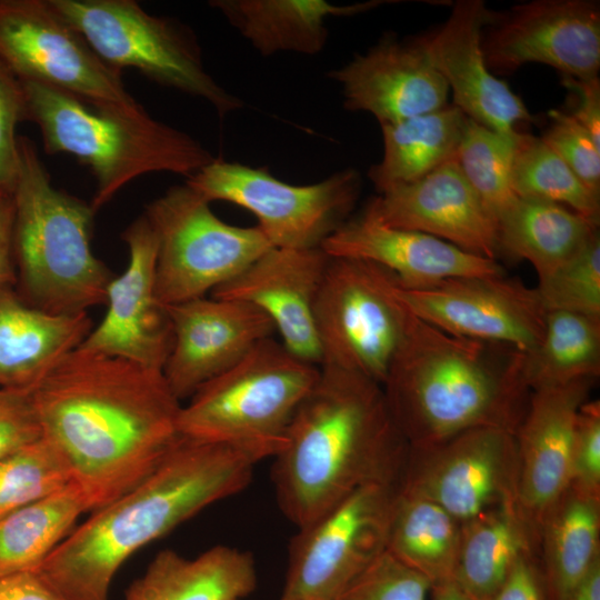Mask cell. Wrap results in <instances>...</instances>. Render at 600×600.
<instances>
[{
    "label": "cell",
    "mask_w": 600,
    "mask_h": 600,
    "mask_svg": "<svg viewBox=\"0 0 600 600\" xmlns=\"http://www.w3.org/2000/svg\"><path fill=\"white\" fill-rule=\"evenodd\" d=\"M46 437L96 511L146 479L180 438L161 370L77 348L33 389Z\"/></svg>",
    "instance_id": "1"
},
{
    "label": "cell",
    "mask_w": 600,
    "mask_h": 600,
    "mask_svg": "<svg viewBox=\"0 0 600 600\" xmlns=\"http://www.w3.org/2000/svg\"><path fill=\"white\" fill-rule=\"evenodd\" d=\"M280 449L180 434L146 479L74 527L37 571L66 600H109L118 570L133 553L243 490L256 464Z\"/></svg>",
    "instance_id": "2"
},
{
    "label": "cell",
    "mask_w": 600,
    "mask_h": 600,
    "mask_svg": "<svg viewBox=\"0 0 600 600\" xmlns=\"http://www.w3.org/2000/svg\"><path fill=\"white\" fill-rule=\"evenodd\" d=\"M408 453L382 386L322 366L273 457L278 504L299 529L363 486L400 484Z\"/></svg>",
    "instance_id": "3"
},
{
    "label": "cell",
    "mask_w": 600,
    "mask_h": 600,
    "mask_svg": "<svg viewBox=\"0 0 600 600\" xmlns=\"http://www.w3.org/2000/svg\"><path fill=\"white\" fill-rule=\"evenodd\" d=\"M524 362L511 346L454 336L411 313L382 390L411 447L482 427L516 433L531 393Z\"/></svg>",
    "instance_id": "4"
},
{
    "label": "cell",
    "mask_w": 600,
    "mask_h": 600,
    "mask_svg": "<svg viewBox=\"0 0 600 600\" xmlns=\"http://www.w3.org/2000/svg\"><path fill=\"white\" fill-rule=\"evenodd\" d=\"M18 151L11 192L17 292L28 304L53 314L106 304L116 274L91 250L96 211L53 187L32 140L18 137Z\"/></svg>",
    "instance_id": "5"
},
{
    "label": "cell",
    "mask_w": 600,
    "mask_h": 600,
    "mask_svg": "<svg viewBox=\"0 0 600 600\" xmlns=\"http://www.w3.org/2000/svg\"><path fill=\"white\" fill-rule=\"evenodd\" d=\"M28 120L49 154L70 153L92 171L98 211L126 184L152 172L187 179L214 160L194 138L150 117L101 110L47 84L21 81Z\"/></svg>",
    "instance_id": "6"
},
{
    "label": "cell",
    "mask_w": 600,
    "mask_h": 600,
    "mask_svg": "<svg viewBox=\"0 0 600 600\" xmlns=\"http://www.w3.org/2000/svg\"><path fill=\"white\" fill-rule=\"evenodd\" d=\"M319 374L320 367L299 359L281 341L263 339L181 406L178 431L203 441L286 446L291 419Z\"/></svg>",
    "instance_id": "7"
},
{
    "label": "cell",
    "mask_w": 600,
    "mask_h": 600,
    "mask_svg": "<svg viewBox=\"0 0 600 600\" xmlns=\"http://www.w3.org/2000/svg\"><path fill=\"white\" fill-rule=\"evenodd\" d=\"M108 64L134 68L147 78L203 99L220 118L239 110L242 101L206 70L189 31L146 12L132 0H48Z\"/></svg>",
    "instance_id": "8"
},
{
    "label": "cell",
    "mask_w": 600,
    "mask_h": 600,
    "mask_svg": "<svg viewBox=\"0 0 600 600\" xmlns=\"http://www.w3.org/2000/svg\"><path fill=\"white\" fill-rule=\"evenodd\" d=\"M143 214L158 239L154 289L163 307L204 297L272 248L258 226L222 221L186 183L151 201Z\"/></svg>",
    "instance_id": "9"
},
{
    "label": "cell",
    "mask_w": 600,
    "mask_h": 600,
    "mask_svg": "<svg viewBox=\"0 0 600 600\" xmlns=\"http://www.w3.org/2000/svg\"><path fill=\"white\" fill-rule=\"evenodd\" d=\"M396 279L376 263L330 258L314 304L320 367L382 386L411 318L393 292Z\"/></svg>",
    "instance_id": "10"
},
{
    "label": "cell",
    "mask_w": 600,
    "mask_h": 600,
    "mask_svg": "<svg viewBox=\"0 0 600 600\" xmlns=\"http://www.w3.org/2000/svg\"><path fill=\"white\" fill-rule=\"evenodd\" d=\"M186 184L209 202L227 201L252 212L272 247L314 249L351 217L361 178L348 168L319 182L296 186L263 168L214 158Z\"/></svg>",
    "instance_id": "11"
},
{
    "label": "cell",
    "mask_w": 600,
    "mask_h": 600,
    "mask_svg": "<svg viewBox=\"0 0 600 600\" xmlns=\"http://www.w3.org/2000/svg\"><path fill=\"white\" fill-rule=\"evenodd\" d=\"M0 62L20 81L50 86L97 109L147 113L126 90L121 70L104 62L48 0H0Z\"/></svg>",
    "instance_id": "12"
},
{
    "label": "cell",
    "mask_w": 600,
    "mask_h": 600,
    "mask_svg": "<svg viewBox=\"0 0 600 600\" xmlns=\"http://www.w3.org/2000/svg\"><path fill=\"white\" fill-rule=\"evenodd\" d=\"M399 486H363L299 528L280 600H338L387 550Z\"/></svg>",
    "instance_id": "13"
},
{
    "label": "cell",
    "mask_w": 600,
    "mask_h": 600,
    "mask_svg": "<svg viewBox=\"0 0 600 600\" xmlns=\"http://www.w3.org/2000/svg\"><path fill=\"white\" fill-rule=\"evenodd\" d=\"M514 433L474 428L438 443L411 447L400 491L431 500L460 521L518 504Z\"/></svg>",
    "instance_id": "14"
},
{
    "label": "cell",
    "mask_w": 600,
    "mask_h": 600,
    "mask_svg": "<svg viewBox=\"0 0 600 600\" xmlns=\"http://www.w3.org/2000/svg\"><path fill=\"white\" fill-rule=\"evenodd\" d=\"M397 299L417 318L451 334L532 350L547 311L536 288L504 274L457 277L430 284L393 287Z\"/></svg>",
    "instance_id": "15"
},
{
    "label": "cell",
    "mask_w": 600,
    "mask_h": 600,
    "mask_svg": "<svg viewBox=\"0 0 600 600\" xmlns=\"http://www.w3.org/2000/svg\"><path fill=\"white\" fill-rule=\"evenodd\" d=\"M489 70L511 73L543 63L574 79L600 69V6L591 0H537L513 7L482 40Z\"/></svg>",
    "instance_id": "16"
},
{
    "label": "cell",
    "mask_w": 600,
    "mask_h": 600,
    "mask_svg": "<svg viewBox=\"0 0 600 600\" xmlns=\"http://www.w3.org/2000/svg\"><path fill=\"white\" fill-rule=\"evenodd\" d=\"M129 260L107 290V312L78 347L161 370L173 334L166 307L156 297L158 239L144 214L122 232Z\"/></svg>",
    "instance_id": "17"
},
{
    "label": "cell",
    "mask_w": 600,
    "mask_h": 600,
    "mask_svg": "<svg viewBox=\"0 0 600 600\" xmlns=\"http://www.w3.org/2000/svg\"><path fill=\"white\" fill-rule=\"evenodd\" d=\"M166 310L173 341L162 374L179 401L276 332L264 312L239 300L202 297L166 306Z\"/></svg>",
    "instance_id": "18"
},
{
    "label": "cell",
    "mask_w": 600,
    "mask_h": 600,
    "mask_svg": "<svg viewBox=\"0 0 600 600\" xmlns=\"http://www.w3.org/2000/svg\"><path fill=\"white\" fill-rule=\"evenodd\" d=\"M596 379L532 390L514 437L518 449V509L537 550L546 514L570 486L576 420Z\"/></svg>",
    "instance_id": "19"
},
{
    "label": "cell",
    "mask_w": 600,
    "mask_h": 600,
    "mask_svg": "<svg viewBox=\"0 0 600 600\" xmlns=\"http://www.w3.org/2000/svg\"><path fill=\"white\" fill-rule=\"evenodd\" d=\"M496 18L482 0H459L443 24L418 40L452 90L453 106L490 129L512 132L518 124L531 122L532 116L487 66L482 33Z\"/></svg>",
    "instance_id": "20"
},
{
    "label": "cell",
    "mask_w": 600,
    "mask_h": 600,
    "mask_svg": "<svg viewBox=\"0 0 600 600\" xmlns=\"http://www.w3.org/2000/svg\"><path fill=\"white\" fill-rule=\"evenodd\" d=\"M329 260L321 248L272 247L214 289L212 297L257 307L270 318L292 354L320 367L314 304Z\"/></svg>",
    "instance_id": "21"
},
{
    "label": "cell",
    "mask_w": 600,
    "mask_h": 600,
    "mask_svg": "<svg viewBox=\"0 0 600 600\" xmlns=\"http://www.w3.org/2000/svg\"><path fill=\"white\" fill-rule=\"evenodd\" d=\"M364 209L384 226L413 230L497 260V221L452 159L412 183L372 198Z\"/></svg>",
    "instance_id": "22"
},
{
    "label": "cell",
    "mask_w": 600,
    "mask_h": 600,
    "mask_svg": "<svg viewBox=\"0 0 600 600\" xmlns=\"http://www.w3.org/2000/svg\"><path fill=\"white\" fill-rule=\"evenodd\" d=\"M328 76L340 84L344 109L368 112L380 124L447 106L449 88L418 39L387 33Z\"/></svg>",
    "instance_id": "23"
},
{
    "label": "cell",
    "mask_w": 600,
    "mask_h": 600,
    "mask_svg": "<svg viewBox=\"0 0 600 600\" xmlns=\"http://www.w3.org/2000/svg\"><path fill=\"white\" fill-rule=\"evenodd\" d=\"M321 249L330 258L381 266L406 288L457 277L504 274L494 259L472 254L423 232L384 226L364 208L329 236Z\"/></svg>",
    "instance_id": "24"
},
{
    "label": "cell",
    "mask_w": 600,
    "mask_h": 600,
    "mask_svg": "<svg viewBox=\"0 0 600 600\" xmlns=\"http://www.w3.org/2000/svg\"><path fill=\"white\" fill-rule=\"evenodd\" d=\"M88 312L53 314L0 289V388L33 390L92 330Z\"/></svg>",
    "instance_id": "25"
},
{
    "label": "cell",
    "mask_w": 600,
    "mask_h": 600,
    "mask_svg": "<svg viewBox=\"0 0 600 600\" xmlns=\"http://www.w3.org/2000/svg\"><path fill=\"white\" fill-rule=\"evenodd\" d=\"M536 560L544 600H569L600 562V494L568 487L541 522Z\"/></svg>",
    "instance_id": "26"
},
{
    "label": "cell",
    "mask_w": 600,
    "mask_h": 600,
    "mask_svg": "<svg viewBox=\"0 0 600 600\" xmlns=\"http://www.w3.org/2000/svg\"><path fill=\"white\" fill-rule=\"evenodd\" d=\"M257 587L253 557L228 546L196 558L166 549L127 589L124 600H242Z\"/></svg>",
    "instance_id": "27"
},
{
    "label": "cell",
    "mask_w": 600,
    "mask_h": 600,
    "mask_svg": "<svg viewBox=\"0 0 600 600\" xmlns=\"http://www.w3.org/2000/svg\"><path fill=\"white\" fill-rule=\"evenodd\" d=\"M371 0L336 6L323 0H214L210 6L262 56L278 52L317 54L328 40L327 19L371 10Z\"/></svg>",
    "instance_id": "28"
},
{
    "label": "cell",
    "mask_w": 600,
    "mask_h": 600,
    "mask_svg": "<svg viewBox=\"0 0 600 600\" xmlns=\"http://www.w3.org/2000/svg\"><path fill=\"white\" fill-rule=\"evenodd\" d=\"M598 226L564 206L519 198L497 220L499 252L527 260L542 279L577 256Z\"/></svg>",
    "instance_id": "29"
},
{
    "label": "cell",
    "mask_w": 600,
    "mask_h": 600,
    "mask_svg": "<svg viewBox=\"0 0 600 600\" xmlns=\"http://www.w3.org/2000/svg\"><path fill=\"white\" fill-rule=\"evenodd\" d=\"M467 118L452 104L380 124L383 156L368 171L378 192L418 181L456 159Z\"/></svg>",
    "instance_id": "30"
},
{
    "label": "cell",
    "mask_w": 600,
    "mask_h": 600,
    "mask_svg": "<svg viewBox=\"0 0 600 600\" xmlns=\"http://www.w3.org/2000/svg\"><path fill=\"white\" fill-rule=\"evenodd\" d=\"M536 557L532 533L518 504L462 521L453 581L474 600H491L517 560Z\"/></svg>",
    "instance_id": "31"
},
{
    "label": "cell",
    "mask_w": 600,
    "mask_h": 600,
    "mask_svg": "<svg viewBox=\"0 0 600 600\" xmlns=\"http://www.w3.org/2000/svg\"><path fill=\"white\" fill-rule=\"evenodd\" d=\"M462 521L438 503L398 489L387 551L422 574L431 587L453 581Z\"/></svg>",
    "instance_id": "32"
},
{
    "label": "cell",
    "mask_w": 600,
    "mask_h": 600,
    "mask_svg": "<svg viewBox=\"0 0 600 600\" xmlns=\"http://www.w3.org/2000/svg\"><path fill=\"white\" fill-rule=\"evenodd\" d=\"M88 511L82 492L71 482L0 518V577L37 571Z\"/></svg>",
    "instance_id": "33"
},
{
    "label": "cell",
    "mask_w": 600,
    "mask_h": 600,
    "mask_svg": "<svg viewBox=\"0 0 600 600\" xmlns=\"http://www.w3.org/2000/svg\"><path fill=\"white\" fill-rule=\"evenodd\" d=\"M526 354L530 390L554 387L600 373V318L548 311L537 346Z\"/></svg>",
    "instance_id": "34"
},
{
    "label": "cell",
    "mask_w": 600,
    "mask_h": 600,
    "mask_svg": "<svg viewBox=\"0 0 600 600\" xmlns=\"http://www.w3.org/2000/svg\"><path fill=\"white\" fill-rule=\"evenodd\" d=\"M511 179L517 197L564 206L599 227L600 196L591 192L541 138L520 132Z\"/></svg>",
    "instance_id": "35"
},
{
    "label": "cell",
    "mask_w": 600,
    "mask_h": 600,
    "mask_svg": "<svg viewBox=\"0 0 600 600\" xmlns=\"http://www.w3.org/2000/svg\"><path fill=\"white\" fill-rule=\"evenodd\" d=\"M520 132H501L467 118L457 152L458 164L496 221L518 199L512 163Z\"/></svg>",
    "instance_id": "36"
},
{
    "label": "cell",
    "mask_w": 600,
    "mask_h": 600,
    "mask_svg": "<svg viewBox=\"0 0 600 600\" xmlns=\"http://www.w3.org/2000/svg\"><path fill=\"white\" fill-rule=\"evenodd\" d=\"M71 482L63 457L42 437L0 460V518L51 496Z\"/></svg>",
    "instance_id": "37"
},
{
    "label": "cell",
    "mask_w": 600,
    "mask_h": 600,
    "mask_svg": "<svg viewBox=\"0 0 600 600\" xmlns=\"http://www.w3.org/2000/svg\"><path fill=\"white\" fill-rule=\"evenodd\" d=\"M544 310L600 318V237L597 232L571 260L536 288Z\"/></svg>",
    "instance_id": "38"
},
{
    "label": "cell",
    "mask_w": 600,
    "mask_h": 600,
    "mask_svg": "<svg viewBox=\"0 0 600 600\" xmlns=\"http://www.w3.org/2000/svg\"><path fill=\"white\" fill-rule=\"evenodd\" d=\"M430 590L422 574L386 550L338 600H426Z\"/></svg>",
    "instance_id": "39"
},
{
    "label": "cell",
    "mask_w": 600,
    "mask_h": 600,
    "mask_svg": "<svg viewBox=\"0 0 600 600\" xmlns=\"http://www.w3.org/2000/svg\"><path fill=\"white\" fill-rule=\"evenodd\" d=\"M549 114L552 123L541 139L591 192L600 196V146L568 112L551 110Z\"/></svg>",
    "instance_id": "40"
},
{
    "label": "cell",
    "mask_w": 600,
    "mask_h": 600,
    "mask_svg": "<svg viewBox=\"0 0 600 600\" xmlns=\"http://www.w3.org/2000/svg\"><path fill=\"white\" fill-rule=\"evenodd\" d=\"M28 120L21 81L0 62V192L11 193L18 171L17 124Z\"/></svg>",
    "instance_id": "41"
},
{
    "label": "cell",
    "mask_w": 600,
    "mask_h": 600,
    "mask_svg": "<svg viewBox=\"0 0 600 600\" xmlns=\"http://www.w3.org/2000/svg\"><path fill=\"white\" fill-rule=\"evenodd\" d=\"M570 486L600 494V401L579 409L572 442Z\"/></svg>",
    "instance_id": "42"
},
{
    "label": "cell",
    "mask_w": 600,
    "mask_h": 600,
    "mask_svg": "<svg viewBox=\"0 0 600 600\" xmlns=\"http://www.w3.org/2000/svg\"><path fill=\"white\" fill-rule=\"evenodd\" d=\"M42 437L33 390L0 388V460Z\"/></svg>",
    "instance_id": "43"
},
{
    "label": "cell",
    "mask_w": 600,
    "mask_h": 600,
    "mask_svg": "<svg viewBox=\"0 0 600 600\" xmlns=\"http://www.w3.org/2000/svg\"><path fill=\"white\" fill-rule=\"evenodd\" d=\"M562 84L574 93L577 104L568 113L600 146V81L599 77L581 80L562 76Z\"/></svg>",
    "instance_id": "44"
},
{
    "label": "cell",
    "mask_w": 600,
    "mask_h": 600,
    "mask_svg": "<svg viewBox=\"0 0 600 600\" xmlns=\"http://www.w3.org/2000/svg\"><path fill=\"white\" fill-rule=\"evenodd\" d=\"M491 600H544L534 554L517 560Z\"/></svg>",
    "instance_id": "45"
},
{
    "label": "cell",
    "mask_w": 600,
    "mask_h": 600,
    "mask_svg": "<svg viewBox=\"0 0 600 600\" xmlns=\"http://www.w3.org/2000/svg\"><path fill=\"white\" fill-rule=\"evenodd\" d=\"M0 600H66L38 571L0 577Z\"/></svg>",
    "instance_id": "46"
},
{
    "label": "cell",
    "mask_w": 600,
    "mask_h": 600,
    "mask_svg": "<svg viewBox=\"0 0 600 600\" xmlns=\"http://www.w3.org/2000/svg\"><path fill=\"white\" fill-rule=\"evenodd\" d=\"M13 202L8 192H0V289L17 283L12 251Z\"/></svg>",
    "instance_id": "47"
},
{
    "label": "cell",
    "mask_w": 600,
    "mask_h": 600,
    "mask_svg": "<svg viewBox=\"0 0 600 600\" xmlns=\"http://www.w3.org/2000/svg\"><path fill=\"white\" fill-rule=\"evenodd\" d=\"M569 600H600V562L596 563Z\"/></svg>",
    "instance_id": "48"
},
{
    "label": "cell",
    "mask_w": 600,
    "mask_h": 600,
    "mask_svg": "<svg viewBox=\"0 0 600 600\" xmlns=\"http://www.w3.org/2000/svg\"><path fill=\"white\" fill-rule=\"evenodd\" d=\"M430 592L432 600H474L461 590L454 581L436 584L431 587Z\"/></svg>",
    "instance_id": "49"
}]
</instances>
